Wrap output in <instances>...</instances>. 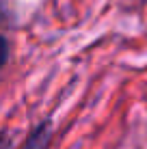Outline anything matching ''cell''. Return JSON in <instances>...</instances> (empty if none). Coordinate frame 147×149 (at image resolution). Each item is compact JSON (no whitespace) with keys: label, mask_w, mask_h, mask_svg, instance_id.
<instances>
[{"label":"cell","mask_w":147,"mask_h":149,"mask_svg":"<svg viewBox=\"0 0 147 149\" xmlns=\"http://www.w3.org/2000/svg\"><path fill=\"white\" fill-rule=\"evenodd\" d=\"M7 52H9V45H7V41L0 37V67H2V63L7 61Z\"/></svg>","instance_id":"cell-1"}]
</instances>
